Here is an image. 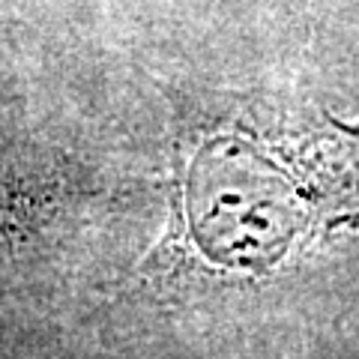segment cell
<instances>
[{
	"label": "cell",
	"instance_id": "1",
	"mask_svg": "<svg viewBox=\"0 0 359 359\" xmlns=\"http://www.w3.org/2000/svg\"><path fill=\"white\" fill-rule=\"evenodd\" d=\"M15 219H18V207L13 204V195H9V189L0 183V237H6Z\"/></svg>",
	"mask_w": 359,
	"mask_h": 359
}]
</instances>
